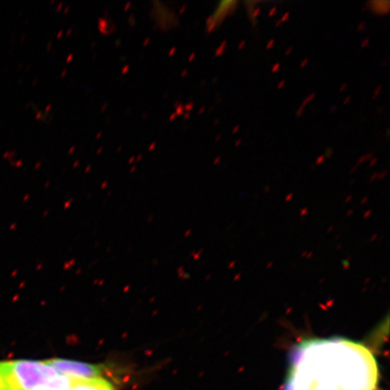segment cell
<instances>
[{"label": "cell", "mask_w": 390, "mask_h": 390, "mask_svg": "<svg viewBox=\"0 0 390 390\" xmlns=\"http://www.w3.org/2000/svg\"><path fill=\"white\" fill-rule=\"evenodd\" d=\"M378 368L365 345L341 338L302 341L283 390H376Z\"/></svg>", "instance_id": "cell-1"}, {"label": "cell", "mask_w": 390, "mask_h": 390, "mask_svg": "<svg viewBox=\"0 0 390 390\" xmlns=\"http://www.w3.org/2000/svg\"><path fill=\"white\" fill-rule=\"evenodd\" d=\"M8 390H35L51 387L66 390L73 378L58 373L47 360H16L2 361Z\"/></svg>", "instance_id": "cell-2"}, {"label": "cell", "mask_w": 390, "mask_h": 390, "mask_svg": "<svg viewBox=\"0 0 390 390\" xmlns=\"http://www.w3.org/2000/svg\"><path fill=\"white\" fill-rule=\"evenodd\" d=\"M47 362L58 373L73 379H97L102 378V369L100 366L81 361L51 359Z\"/></svg>", "instance_id": "cell-3"}, {"label": "cell", "mask_w": 390, "mask_h": 390, "mask_svg": "<svg viewBox=\"0 0 390 390\" xmlns=\"http://www.w3.org/2000/svg\"><path fill=\"white\" fill-rule=\"evenodd\" d=\"M66 390H114L111 384L102 378L97 379H73Z\"/></svg>", "instance_id": "cell-4"}, {"label": "cell", "mask_w": 390, "mask_h": 390, "mask_svg": "<svg viewBox=\"0 0 390 390\" xmlns=\"http://www.w3.org/2000/svg\"><path fill=\"white\" fill-rule=\"evenodd\" d=\"M237 5H238V2L233 1V0H231V1H230V0H225V1L219 2L216 11L214 12V14L211 16L212 23L215 24L216 26L218 27V25L222 23L224 18L228 15H230V13L232 14V10H235Z\"/></svg>", "instance_id": "cell-5"}, {"label": "cell", "mask_w": 390, "mask_h": 390, "mask_svg": "<svg viewBox=\"0 0 390 390\" xmlns=\"http://www.w3.org/2000/svg\"><path fill=\"white\" fill-rule=\"evenodd\" d=\"M376 2H378V5L375 4V1H370L369 3H368V5H371L370 9L378 16H385L386 14H387L389 11V6L382 7V5L387 4L388 1H376Z\"/></svg>", "instance_id": "cell-6"}, {"label": "cell", "mask_w": 390, "mask_h": 390, "mask_svg": "<svg viewBox=\"0 0 390 390\" xmlns=\"http://www.w3.org/2000/svg\"><path fill=\"white\" fill-rule=\"evenodd\" d=\"M0 390H8L7 384L5 381V376L3 369L2 361H0Z\"/></svg>", "instance_id": "cell-7"}, {"label": "cell", "mask_w": 390, "mask_h": 390, "mask_svg": "<svg viewBox=\"0 0 390 390\" xmlns=\"http://www.w3.org/2000/svg\"><path fill=\"white\" fill-rule=\"evenodd\" d=\"M373 156H374V154H373V153H371V152H369V153H367V154H363L362 156H360V157L359 158V160L357 161V162H356V165H356L357 167H359L361 164H363V162H367V161H369Z\"/></svg>", "instance_id": "cell-8"}, {"label": "cell", "mask_w": 390, "mask_h": 390, "mask_svg": "<svg viewBox=\"0 0 390 390\" xmlns=\"http://www.w3.org/2000/svg\"><path fill=\"white\" fill-rule=\"evenodd\" d=\"M226 48H227V41L224 40L221 43H220L219 46L216 49V51H215V56H216V57L221 56V55L225 53Z\"/></svg>", "instance_id": "cell-9"}, {"label": "cell", "mask_w": 390, "mask_h": 390, "mask_svg": "<svg viewBox=\"0 0 390 390\" xmlns=\"http://www.w3.org/2000/svg\"><path fill=\"white\" fill-rule=\"evenodd\" d=\"M315 96H316L315 93H311V94H309V95L303 100V103L301 104V107H303V108H305V107H306V105H308V104H309L311 101H313V100L315 99Z\"/></svg>", "instance_id": "cell-10"}, {"label": "cell", "mask_w": 390, "mask_h": 390, "mask_svg": "<svg viewBox=\"0 0 390 390\" xmlns=\"http://www.w3.org/2000/svg\"><path fill=\"white\" fill-rule=\"evenodd\" d=\"M381 89H382V86H381V85L378 86V87H376V88L375 89L374 92H373V96H372V99H373V100L378 99V96H379V94H380V92H381Z\"/></svg>", "instance_id": "cell-11"}, {"label": "cell", "mask_w": 390, "mask_h": 390, "mask_svg": "<svg viewBox=\"0 0 390 390\" xmlns=\"http://www.w3.org/2000/svg\"><path fill=\"white\" fill-rule=\"evenodd\" d=\"M365 29H367V24L366 22H360L357 26V31L358 32H363L365 31Z\"/></svg>", "instance_id": "cell-12"}, {"label": "cell", "mask_w": 390, "mask_h": 390, "mask_svg": "<svg viewBox=\"0 0 390 390\" xmlns=\"http://www.w3.org/2000/svg\"><path fill=\"white\" fill-rule=\"evenodd\" d=\"M325 156L323 154H322V155H320V156H318L317 158H316V161H315V165H322V164H323L324 162V161H325Z\"/></svg>", "instance_id": "cell-13"}, {"label": "cell", "mask_w": 390, "mask_h": 390, "mask_svg": "<svg viewBox=\"0 0 390 390\" xmlns=\"http://www.w3.org/2000/svg\"><path fill=\"white\" fill-rule=\"evenodd\" d=\"M332 154H333V149L332 148H327L326 150H325V154L323 155L325 156V158H330L331 156H332Z\"/></svg>", "instance_id": "cell-14"}, {"label": "cell", "mask_w": 390, "mask_h": 390, "mask_svg": "<svg viewBox=\"0 0 390 390\" xmlns=\"http://www.w3.org/2000/svg\"><path fill=\"white\" fill-rule=\"evenodd\" d=\"M280 68H281V66H280V63L279 62H276V63H275L274 65L272 66V69H271V72H273V73H276V72H277L278 70H280Z\"/></svg>", "instance_id": "cell-15"}, {"label": "cell", "mask_w": 390, "mask_h": 390, "mask_svg": "<svg viewBox=\"0 0 390 390\" xmlns=\"http://www.w3.org/2000/svg\"><path fill=\"white\" fill-rule=\"evenodd\" d=\"M369 38H365V39H363V40L361 41V43H360V47L361 48H366V47H368V45H369Z\"/></svg>", "instance_id": "cell-16"}, {"label": "cell", "mask_w": 390, "mask_h": 390, "mask_svg": "<svg viewBox=\"0 0 390 390\" xmlns=\"http://www.w3.org/2000/svg\"><path fill=\"white\" fill-rule=\"evenodd\" d=\"M378 157L373 156L371 159L368 161V167H373L374 165H376V164L378 162Z\"/></svg>", "instance_id": "cell-17"}, {"label": "cell", "mask_w": 390, "mask_h": 390, "mask_svg": "<svg viewBox=\"0 0 390 390\" xmlns=\"http://www.w3.org/2000/svg\"><path fill=\"white\" fill-rule=\"evenodd\" d=\"M304 108H303V107H299V108L297 109V111H296V114H295V116L296 118H301V116H303V111H304Z\"/></svg>", "instance_id": "cell-18"}, {"label": "cell", "mask_w": 390, "mask_h": 390, "mask_svg": "<svg viewBox=\"0 0 390 390\" xmlns=\"http://www.w3.org/2000/svg\"><path fill=\"white\" fill-rule=\"evenodd\" d=\"M275 45V39H270V40L267 42V43H266V46H265V49L266 50H270L273 46Z\"/></svg>", "instance_id": "cell-19"}, {"label": "cell", "mask_w": 390, "mask_h": 390, "mask_svg": "<svg viewBox=\"0 0 390 390\" xmlns=\"http://www.w3.org/2000/svg\"><path fill=\"white\" fill-rule=\"evenodd\" d=\"M347 89H348V83H347V82H344L343 84H341V85L340 86L339 91H340V92H344Z\"/></svg>", "instance_id": "cell-20"}, {"label": "cell", "mask_w": 390, "mask_h": 390, "mask_svg": "<svg viewBox=\"0 0 390 390\" xmlns=\"http://www.w3.org/2000/svg\"><path fill=\"white\" fill-rule=\"evenodd\" d=\"M289 16H290V13L289 12H286V13H284V14L283 15V16L280 18V20L282 21V23H284V22H285L287 20V19L289 18Z\"/></svg>", "instance_id": "cell-21"}, {"label": "cell", "mask_w": 390, "mask_h": 390, "mask_svg": "<svg viewBox=\"0 0 390 390\" xmlns=\"http://www.w3.org/2000/svg\"><path fill=\"white\" fill-rule=\"evenodd\" d=\"M308 62H309V60L307 59V58H304V59L301 62V63H300V68H304V67H306V65L308 64Z\"/></svg>", "instance_id": "cell-22"}, {"label": "cell", "mask_w": 390, "mask_h": 390, "mask_svg": "<svg viewBox=\"0 0 390 390\" xmlns=\"http://www.w3.org/2000/svg\"><path fill=\"white\" fill-rule=\"evenodd\" d=\"M351 99H352V97L351 96H348V97H346L345 99H344V100H343V102H342V104L344 106H346V105H348V104L351 101Z\"/></svg>", "instance_id": "cell-23"}, {"label": "cell", "mask_w": 390, "mask_h": 390, "mask_svg": "<svg viewBox=\"0 0 390 390\" xmlns=\"http://www.w3.org/2000/svg\"><path fill=\"white\" fill-rule=\"evenodd\" d=\"M276 11H277V8L276 7V6H275V7L271 8V9H270V11H269V13H268V16H269V17H272V16H274L276 15Z\"/></svg>", "instance_id": "cell-24"}, {"label": "cell", "mask_w": 390, "mask_h": 390, "mask_svg": "<svg viewBox=\"0 0 390 390\" xmlns=\"http://www.w3.org/2000/svg\"><path fill=\"white\" fill-rule=\"evenodd\" d=\"M246 46V40H242L241 42H240L239 43H238V50H242L244 47Z\"/></svg>", "instance_id": "cell-25"}, {"label": "cell", "mask_w": 390, "mask_h": 390, "mask_svg": "<svg viewBox=\"0 0 390 390\" xmlns=\"http://www.w3.org/2000/svg\"><path fill=\"white\" fill-rule=\"evenodd\" d=\"M284 85H285V81H284V80H282L281 81H279V83L277 84V89H283V88L284 87Z\"/></svg>", "instance_id": "cell-26"}, {"label": "cell", "mask_w": 390, "mask_h": 390, "mask_svg": "<svg viewBox=\"0 0 390 390\" xmlns=\"http://www.w3.org/2000/svg\"><path fill=\"white\" fill-rule=\"evenodd\" d=\"M292 50H294V48H292V46H290L289 48H287L286 51H285V53H284V55H285V56H288L289 54H291V53H292Z\"/></svg>", "instance_id": "cell-27"}, {"label": "cell", "mask_w": 390, "mask_h": 390, "mask_svg": "<svg viewBox=\"0 0 390 390\" xmlns=\"http://www.w3.org/2000/svg\"><path fill=\"white\" fill-rule=\"evenodd\" d=\"M239 128H240V126L239 125H237L235 127L233 128V130H232V134L233 135H235V134H237V133H238V131H239Z\"/></svg>", "instance_id": "cell-28"}, {"label": "cell", "mask_w": 390, "mask_h": 390, "mask_svg": "<svg viewBox=\"0 0 390 390\" xmlns=\"http://www.w3.org/2000/svg\"><path fill=\"white\" fill-rule=\"evenodd\" d=\"M387 171H384V172H382L381 173H378V178L379 179H382V178H384L386 175H387Z\"/></svg>", "instance_id": "cell-29"}, {"label": "cell", "mask_w": 390, "mask_h": 390, "mask_svg": "<svg viewBox=\"0 0 390 390\" xmlns=\"http://www.w3.org/2000/svg\"><path fill=\"white\" fill-rule=\"evenodd\" d=\"M241 142H242V139H241V138H238V139L235 142V147H238V146H239L240 145H241Z\"/></svg>", "instance_id": "cell-30"}, {"label": "cell", "mask_w": 390, "mask_h": 390, "mask_svg": "<svg viewBox=\"0 0 390 390\" xmlns=\"http://www.w3.org/2000/svg\"><path fill=\"white\" fill-rule=\"evenodd\" d=\"M35 390H58V389L51 388V387H41V388H37V389H35Z\"/></svg>", "instance_id": "cell-31"}, {"label": "cell", "mask_w": 390, "mask_h": 390, "mask_svg": "<svg viewBox=\"0 0 390 390\" xmlns=\"http://www.w3.org/2000/svg\"><path fill=\"white\" fill-rule=\"evenodd\" d=\"M282 24H283V23H282V21L280 20V19H279V20H277V21L276 22V24H275V26H276V27H279V26H280V25H282Z\"/></svg>", "instance_id": "cell-32"}, {"label": "cell", "mask_w": 390, "mask_h": 390, "mask_svg": "<svg viewBox=\"0 0 390 390\" xmlns=\"http://www.w3.org/2000/svg\"><path fill=\"white\" fill-rule=\"evenodd\" d=\"M336 108H337V106H336V105H332V106H331V107H330V113H334V112H335V110H336Z\"/></svg>", "instance_id": "cell-33"}, {"label": "cell", "mask_w": 390, "mask_h": 390, "mask_svg": "<svg viewBox=\"0 0 390 390\" xmlns=\"http://www.w3.org/2000/svg\"><path fill=\"white\" fill-rule=\"evenodd\" d=\"M378 173H374V174L372 175V176L370 177V181H373V180H374L375 178H376V177H378Z\"/></svg>", "instance_id": "cell-34"}, {"label": "cell", "mask_w": 390, "mask_h": 390, "mask_svg": "<svg viewBox=\"0 0 390 390\" xmlns=\"http://www.w3.org/2000/svg\"><path fill=\"white\" fill-rule=\"evenodd\" d=\"M219 162H220V156H218L217 158H215V160H214V165H218Z\"/></svg>", "instance_id": "cell-35"}, {"label": "cell", "mask_w": 390, "mask_h": 390, "mask_svg": "<svg viewBox=\"0 0 390 390\" xmlns=\"http://www.w3.org/2000/svg\"><path fill=\"white\" fill-rule=\"evenodd\" d=\"M358 167L356 166V165H354L353 167H352V169H351V173H353V172H355L356 171V169H357Z\"/></svg>", "instance_id": "cell-36"}, {"label": "cell", "mask_w": 390, "mask_h": 390, "mask_svg": "<svg viewBox=\"0 0 390 390\" xmlns=\"http://www.w3.org/2000/svg\"><path fill=\"white\" fill-rule=\"evenodd\" d=\"M389 132H390V130H389V128H387V137H389Z\"/></svg>", "instance_id": "cell-37"}, {"label": "cell", "mask_w": 390, "mask_h": 390, "mask_svg": "<svg viewBox=\"0 0 390 390\" xmlns=\"http://www.w3.org/2000/svg\"><path fill=\"white\" fill-rule=\"evenodd\" d=\"M220 136H221V135H218V136H217V137H216V141H217V140H219V138H220Z\"/></svg>", "instance_id": "cell-38"}]
</instances>
